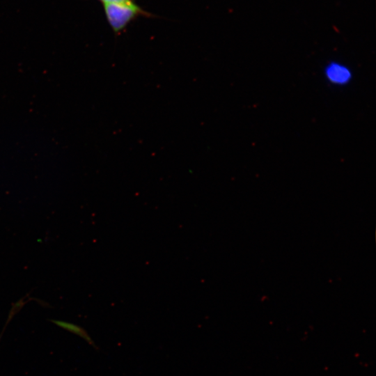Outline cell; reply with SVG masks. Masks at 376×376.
Wrapping results in <instances>:
<instances>
[{"instance_id":"cell-1","label":"cell","mask_w":376,"mask_h":376,"mask_svg":"<svg viewBox=\"0 0 376 376\" xmlns=\"http://www.w3.org/2000/svg\"><path fill=\"white\" fill-rule=\"evenodd\" d=\"M103 6L107 22L116 36L120 34L132 21L139 16L153 17L135 2L109 3H103Z\"/></svg>"},{"instance_id":"cell-2","label":"cell","mask_w":376,"mask_h":376,"mask_svg":"<svg viewBox=\"0 0 376 376\" xmlns=\"http://www.w3.org/2000/svg\"><path fill=\"white\" fill-rule=\"evenodd\" d=\"M327 77L333 82L343 84L350 77L349 70L339 64H331L327 70Z\"/></svg>"},{"instance_id":"cell-3","label":"cell","mask_w":376,"mask_h":376,"mask_svg":"<svg viewBox=\"0 0 376 376\" xmlns=\"http://www.w3.org/2000/svg\"><path fill=\"white\" fill-rule=\"evenodd\" d=\"M102 3H132L134 2V0H99Z\"/></svg>"}]
</instances>
